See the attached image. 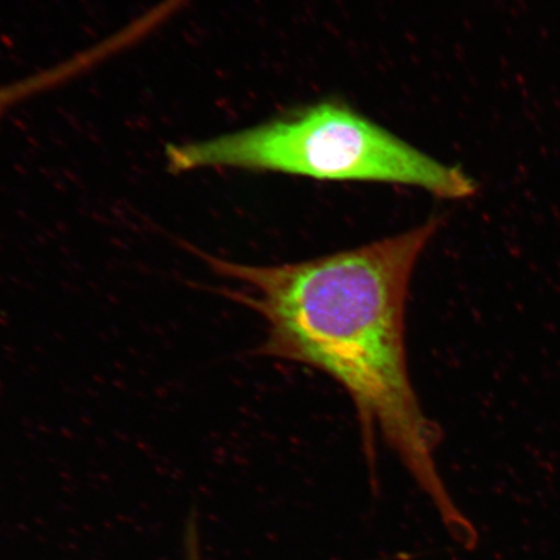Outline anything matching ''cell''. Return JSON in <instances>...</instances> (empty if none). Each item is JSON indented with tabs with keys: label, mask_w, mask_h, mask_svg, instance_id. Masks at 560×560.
<instances>
[{
	"label": "cell",
	"mask_w": 560,
	"mask_h": 560,
	"mask_svg": "<svg viewBox=\"0 0 560 560\" xmlns=\"http://www.w3.org/2000/svg\"><path fill=\"white\" fill-rule=\"evenodd\" d=\"M431 219L400 235L314 260L245 265L190 247L215 275L241 289H210L264 319L257 354L300 363L331 376L352 400L371 464L382 438L436 508L457 541L476 542L474 525L455 506L436 464L443 439L410 380L406 303L420 255L440 229Z\"/></svg>",
	"instance_id": "1"
},
{
	"label": "cell",
	"mask_w": 560,
	"mask_h": 560,
	"mask_svg": "<svg viewBox=\"0 0 560 560\" xmlns=\"http://www.w3.org/2000/svg\"><path fill=\"white\" fill-rule=\"evenodd\" d=\"M165 156L174 174L236 167L322 180L415 186L450 200L471 198L478 191L460 167L440 163L336 102L311 105L230 135L170 144Z\"/></svg>",
	"instance_id": "2"
}]
</instances>
